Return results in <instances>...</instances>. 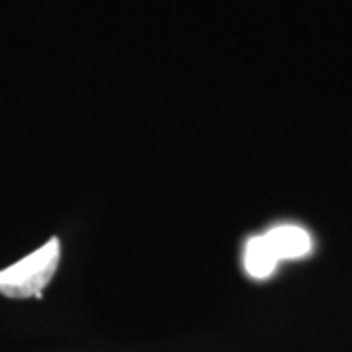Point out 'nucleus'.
<instances>
[{"instance_id": "1", "label": "nucleus", "mask_w": 352, "mask_h": 352, "mask_svg": "<svg viewBox=\"0 0 352 352\" xmlns=\"http://www.w3.org/2000/svg\"><path fill=\"white\" fill-rule=\"evenodd\" d=\"M311 251L309 233L296 226H282L266 235L251 237L245 245V270L252 278H268L284 258H302Z\"/></svg>"}, {"instance_id": "2", "label": "nucleus", "mask_w": 352, "mask_h": 352, "mask_svg": "<svg viewBox=\"0 0 352 352\" xmlns=\"http://www.w3.org/2000/svg\"><path fill=\"white\" fill-rule=\"evenodd\" d=\"M61 256V245L51 237L43 247L30 252L22 261L0 270V294L14 300L41 298V292L55 276Z\"/></svg>"}]
</instances>
